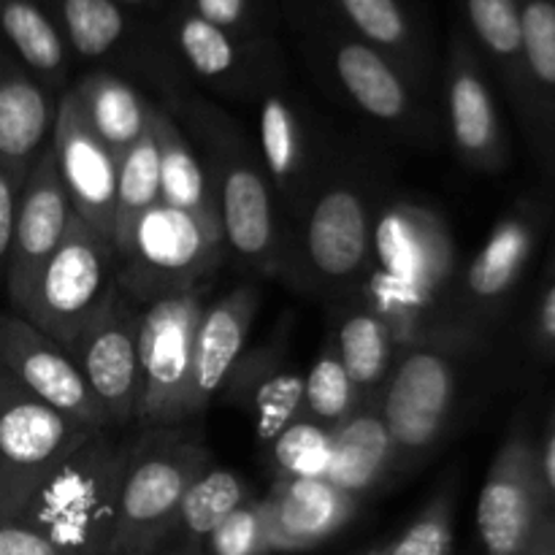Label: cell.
I'll list each match as a JSON object with an SVG mask.
<instances>
[{
  "label": "cell",
  "mask_w": 555,
  "mask_h": 555,
  "mask_svg": "<svg viewBox=\"0 0 555 555\" xmlns=\"http://www.w3.org/2000/svg\"><path fill=\"white\" fill-rule=\"evenodd\" d=\"M390 195L385 157L345 135L312 193L285 222L276 282L323 307L361 291L374 222Z\"/></svg>",
  "instance_id": "obj_1"
},
{
  "label": "cell",
  "mask_w": 555,
  "mask_h": 555,
  "mask_svg": "<svg viewBox=\"0 0 555 555\" xmlns=\"http://www.w3.org/2000/svg\"><path fill=\"white\" fill-rule=\"evenodd\" d=\"M280 14L331 101L393 144L439 150L444 125L437 101L393 60L345 30L323 0H280Z\"/></svg>",
  "instance_id": "obj_2"
},
{
  "label": "cell",
  "mask_w": 555,
  "mask_h": 555,
  "mask_svg": "<svg viewBox=\"0 0 555 555\" xmlns=\"http://www.w3.org/2000/svg\"><path fill=\"white\" fill-rule=\"evenodd\" d=\"M157 103L173 114L193 141L220 209L228 263L249 280H276L285 215L269 182L258 146L222 106L188 85Z\"/></svg>",
  "instance_id": "obj_3"
},
{
  "label": "cell",
  "mask_w": 555,
  "mask_h": 555,
  "mask_svg": "<svg viewBox=\"0 0 555 555\" xmlns=\"http://www.w3.org/2000/svg\"><path fill=\"white\" fill-rule=\"evenodd\" d=\"M461 255L450 220L412 195H390L372 233L363 291L390 320L401 345L448 318Z\"/></svg>",
  "instance_id": "obj_4"
},
{
  "label": "cell",
  "mask_w": 555,
  "mask_h": 555,
  "mask_svg": "<svg viewBox=\"0 0 555 555\" xmlns=\"http://www.w3.org/2000/svg\"><path fill=\"white\" fill-rule=\"evenodd\" d=\"M486 341L475 331L442 323L401 345L379 393V410L396 448V475L417 469L448 439L466 363Z\"/></svg>",
  "instance_id": "obj_5"
},
{
  "label": "cell",
  "mask_w": 555,
  "mask_h": 555,
  "mask_svg": "<svg viewBox=\"0 0 555 555\" xmlns=\"http://www.w3.org/2000/svg\"><path fill=\"white\" fill-rule=\"evenodd\" d=\"M133 437L135 428H95L38 488L16 524L47 537L65 555H106Z\"/></svg>",
  "instance_id": "obj_6"
},
{
  "label": "cell",
  "mask_w": 555,
  "mask_h": 555,
  "mask_svg": "<svg viewBox=\"0 0 555 555\" xmlns=\"http://www.w3.org/2000/svg\"><path fill=\"white\" fill-rule=\"evenodd\" d=\"M215 464L193 423L135 428L119 499L117 529L106 555H152L171 526L184 493Z\"/></svg>",
  "instance_id": "obj_7"
},
{
  "label": "cell",
  "mask_w": 555,
  "mask_h": 555,
  "mask_svg": "<svg viewBox=\"0 0 555 555\" xmlns=\"http://www.w3.org/2000/svg\"><path fill=\"white\" fill-rule=\"evenodd\" d=\"M117 287L139 309L166 296L215 282L228 263L220 228L195 220L188 211L157 204L146 211L117 255Z\"/></svg>",
  "instance_id": "obj_8"
},
{
  "label": "cell",
  "mask_w": 555,
  "mask_h": 555,
  "mask_svg": "<svg viewBox=\"0 0 555 555\" xmlns=\"http://www.w3.org/2000/svg\"><path fill=\"white\" fill-rule=\"evenodd\" d=\"M47 5L74 63L114 70L155 101L190 85L163 47L155 20L125 9L117 0H47Z\"/></svg>",
  "instance_id": "obj_9"
},
{
  "label": "cell",
  "mask_w": 555,
  "mask_h": 555,
  "mask_svg": "<svg viewBox=\"0 0 555 555\" xmlns=\"http://www.w3.org/2000/svg\"><path fill=\"white\" fill-rule=\"evenodd\" d=\"M155 25L184 79L225 101L255 103L271 85L287 79V60L276 36L247 38L222 30L179 0Z\"/></svg>",
  "instance_id": "obj_10"
},
{
  "label": "cell",
  "mask_w": 555,
  "mask_h": 555,
  "mask_svg": "<svg viewBox=\"0 0 555 555\" xmlns=\"http://www.w3.org/2000/svg\"><path fill=\"white\" fill-rule=\"evenodd\" d=\"M211 285L215 282H206L141 309V393L135 428L182 426L198 417L193 401L195 331L209 304Z\"/></svg>",
  "instance_id": "obj_11"
},
{
  "label": "cell",
  "mask_w": 555,
  "mask_h": 555,
  "mask_svg": "<svg viewBox=\"0 0 555 555\" xmlns=\"http://www.w3.org/2000/svg\"><path fill=\"white\" fill-rule=\"evenodd\" d=\"M92 431L27 393L0 366V524L20 518L38 488Z\"/></svg>",
  "instance_id": "obj_12"
},
{
  "label": "cell",
  "mask_w": 555,
  "mask_h": 555,
  "mask_svg": "<svg viewBox=\"0 0 555 555\" xmlns=\"http://www.w3.org/2000/svg\"><path fill=\"white\" fill-rule=\"evenodd\" d=\"M547 217L551 204L540 195H524L499 217L475 258L461 269L444 323L488 339L534 258Z\"/></svg>",
  "instance_id": "obj_13"
},
{
  "label": "cell",
  "mask_w": 555,
  "mask_h": 555,
  "mask_svg": "<svg viewBox=\"0 0 555 555\" xmlns=\"http://www.w3.org/2000/svg\"><path fill=\"white\" fill-rule=\"evenodd\" d=\"M114 287L117 258L112 242L74 215L63 242L38 274L20 318L65 347Z\"/></svg>",
  "instance_id": "obj_14"
},
{
  "label": "cell",
  "mask_w": 555,
  "mask_h": 555,
  "mask_svg": "<svg viewBox=\"0 0 555 555\" xmlns=\"http://www.w3.org/2000/svg\"><path fill=\"white\" fill-rule=\"evenodd\" d=\"M255 146L287 222L334 160L345 135L325 125V119L293 90L291 76L271 85L255 101Z\"/></svg>",
  "instance_id": "obj_15"
},
{
  "label": "cell",
  "mask_w": 555,
  "mask_h": 555,
  "mask_svg": "<svg viewBox=\"0 0 555 555\" xmlns=\"http://www.w3.org/2000/svg\"><path fill=\"white\" fill-rule=\"evenodd\" d=\"M529 421L518 417L499 444L477 502V531L486 555H524L551 520Z\"/></svg>",
  "instance_id": "obj_16"
},
{
  "label": "cell",
  "mask_w": 555,
  "mask_h": 555,
  "mask_svg": "<svg viewBox=\"0 0 555 555\" xmlns=\"http://www.w3.org/2000/svg\"><path fill=\"white\" fill-rule=\"evenodd\" d=\"M139 323L141 309L114 287L85 328L65 345L106 426L117 431L135 428L141 393Z\"/></svg>",
  "instance_id": "obj_17"
},
{
  "label": "cell",
  "mask_w": 555,
  "mask_h": 555,
  "mask_svg": "<svg viewBox=\"0 0 555 555\" xmlns=\"http://www.w3.org/2000/svg\"><path fill=\"white\" fill-rule=\"evenodd\" d=\"M442 125L464 168L491 177L507 171L513 152L491 76L461 25L450 33L442 65Z\"/></svg>",
  "instance_id": "obj_18"
},
{
  "label": "cell",
  "mask_w": 555,
  "mask_h": 555,
  "mask_svg": "<svg viewBox=\"0 0 555 555\" xmlns=\"http://www.w3.org/2000/svg\"><path fill=\"white\" fill-rule=\"evenodd\" d=\"M70 217L74 211H70L68 195L60 184L52 150L47 146L27 171L20 188V198H16L3 280L11 312H22L38 274L63 242Z\"/></svg>",
  "instance_id": "obj_19"
},
{
  "label": "cell",
  "mask_w": 555,
  "mask_h": 555,
  "mask_svg": "<svg viewBox=\"0 0 555 555\" xmlns=\"http://www.w3.org/2000/svg\"><path fill=\"white\" fill-rule=\"evenodd\" d=\"M0 366L43 404L90 428H108L68 350L11 309L0 312Z\"/></svg>",
  "instance_id": "obj_20"
},
{
  "label": "cell",
  "mask_w": 555,
  "mask_h": 555,
  "mask_svg": "<svg viewBox=\"0 0 555 555\" xmlns=\"http://www.w3.org/2000/svg\"><path fill=\"white\" fill-rule=\"evenodd\" d=\"M49 150L70 211L112 242L119 160L92 133L70 90H65L57 101Z\"/></svg>",
  "instance_id": "obj_21"
},
{
  "label": "cell",
  "mask_w": 555,
  "mask_h": 555,
  "mask_svg": "<svg viewBox=\"0 0 555 555\" xmlns=\"http://www.w3.org/2000/svg\"><path fill=\"white\" fill-rule=\"evenodd\" d=\"M260 499L274 553H307L325 545L356 520L363 504L325 477L271 480Z\"/></svg>",
  "instance_id": "obj_22"
},
{
  "label": "cell",
  "mask_w": 555,
  "mask_h": 555,
  "mask_svg": "<svg viewBox=\"0 0 555 555\" xmlns=\"http://www.w3.org/2000/svg\"><path fill=\"white\" fill-rule=\"evenodd\" d=\"M222 393L253 417L263 448L304 417V374L287 361L285 339L244 352Z\"/></svg>",
  "instance_id": "obj_23"
},
{
  "label": "cell",
  "mask_w": 555,
  "mask_h": 555,
  "mask_svg": "<svg viewBox=\"0 0 555 555\" xmlns=\"http://www.w3.org/2000/svg\"><path fill=\"white\" fill-rule=\"evenodd\" d=\"M260 309V287L242 282L225 296L204 307L195 331L193 356V401L195 412L204 415L211 401L222 393L228 377L247 352L249 331Z\"/></svg>",
  "instance_id": "obj_24"
},
{
  "label": "cell",
  "mask_w": 555,
  "mask_h": 555,
  "mask_svg": "<svg viewBox=\"0 0 555 555\" xmlns=\"http://www.w3.org/2000/svg\"><path fill=\"white\" fill-rule=\"evenodd\" d=\"M464 33L480 54L488 76L496 79L513 106L526 141L534 128L529 70H526L524 30H520L518 0H459Z\"/></svg>",
  "instance_id": "obj_25"
},
{
  "label": "cell",
  "mask_w": 555,
  "mask_h": 555,
  "mask_svg": "<svg viewBox=\"0 0 555 555\" xmlns=\"http://www.w3.org/2000/svg\"><path fill=\"white\" fill-rule=\"evenodd\" d=\"M325 312H328L331 323L325 341L341 358L361 399H374L383 393L396 356L401 350V341L390 320L374 307L363 287L328 304Z\"/></svg>",
  "instance_id": "obj_26"
},
{
  "label": "cell",
  "mask_w": 555,
  "mask_h": 555,
  "mask_svg": "<svg viewBox=\"0 0 555 555\" xmlns=\"http://www.w3.org/2000/svg\"><path fill=\"white\" fill-rule=\"evenodd\" d=\"M345 30L393 60L421 90L434 95V54L421 16L406 0H323Z\"/></svg>",
  "instance_id": "obj_27"
},
{
  "label": "cell",
  "mask_w": 555,
  "mask_h": 555,
  "mask_svg": "<svg viewBox=\"0 0 555 555\" xmlns=\"http://www.w3.org/2000/svg\"><path fill=\"white\" fill-rule=\"evenodd\" d=\"M57 101L0 43V166L20 182L49 146Z\"/></svg>",
  "instance_id": "obj_28"
},
{
  "label": "cell",
  "mask_w": 555,
  "mask_h": 555,
  "mask_svg": "<svg viewBox=\"0 0 555 555\" xmlns=\"http://www.w3.org/2000/svg\"><path fill=\"white\" fill-rule=\"evenodd\" d=\"M390 477H396V448L379 410V396L361 399L352 415L331 431V464L325 480L363 502Z\"/></svg>",
  "instance_id": "obj_29"
},
{
  "label": "cell",
  "mask_w": 555,
  "mask_h": 555,
  "mask_svg": "<svg viewBox=\"0 0 555 555\" xmlns=\"http://www.w3.org/2000/svg\"><path fill=\"white\" fill-rule=\"evenodd\" d=\"M92 133L108 146L117 160L150 130L155 98L135 81L106 68H87L68 85Z\"/></svg>",
  "instance_id": "obj_30"
},
{
  "label": "cell",
  "mask_w": 555,
  "mask_h": 555,
  "mask_svg": "<svg viewBox=\"0 0 555 555\" xmlns=\"http://www.w3.org/2000/svg\"><path fill=\"white\" fill-rule=\"evenodd\" d=\"M0 43L54 98L74 81V57L47 0H0Z\"/></svg>",
  "instance_id": "obj_31"
},
{
  "label": "cell",
  "mask_w": 555,
  "mask_h": 555,
  "mask_svg": "<svg viewBox=\"0 0 555 555\" xmlns=\"http://www.w3.org/2000/svg\"><path fill=\"white\" fill-rule=\"evenodd\" d=\"M534 128L529 146L555 193V0H518Z\"/></svg>",
  "instance_id": "obj_32"
},
{
  "label": "cell",
  "mask_w": 555,
  "mask_h": 555,
  "mask_svg": "<svg viewBox=\"0 0 555 555\" xmlns=\"http://www.w3.org/2000/svg\"><path fill=\"white\" fill-rule=\"evenodd\" d=\"M150 130L155 135L157 157H160V204L188 211L195 220L222 231L209 173L182 125L157 101L152 106Z\"/></svg>",
  "instance_id": "obj_33"
},
{
  "label": "cell",
  "mask_w": 555,
  "mask_h": 555,
  "mask_svg": "<svg viewBox=\"0 0 555 555\" xmlns=\"http://www.w3.org/2000/svg\"><path fill=\"white\" fill-rule=\"evenodd\" d=\"M253 496L238 472L211 464L184 493L171 526L152 555H204L206 540L215 534L217 526Z\"/></svg>",
  "instance_id": "obj_34"
},
{
  "label": "cell",
  "mask_w": 555,
  "mask_h": 555,
  "mask_svg": "<svg viewBox=\"0 0 555 555\" xmlns=\"http://www.w3.org/2000/svg\"><path fill=\"white\" fill-rule=\"evenodd\" d=\"M160 204V157L152 130H146L139 141L119 160L117 168V195H114V222H112V249L114 255L128 244L135 225L150 209Z\"/></svg>",
  "instance_id": "obj_35"
},
{
  "label": "cell",
  "mask_w": 555,
  "mask_h": 555,
  "mask_svg": "<svg viewBox=\"0 0 555 555\" xmlns=\"http://www.w3.org/2000/svg\"><path fill=\"white\" fill-rule=\"evenodd\" d=\"M361 404V393L352 385L345 363L325 341L304 374V417L334 431Z\"/></svg>",
  "instance_id": "obj_36"
},
{
  "label": "cell",
  "mask_w": 555,
  "mask_h": 555,
  "mask_svg": "<svg viewBox=\"0 0 555 555\" xmlns=\"http://www.w3.org/2000/svg\"><path fill=\"white\" fill-rule=\"evenodd\" d=\"M266 464L274 480H312L328 475L331 428L318 423H291L276 439L266 444Z\"/></svg>",
  "instance_id": "obj_37"
},
{
  "label": "cell",
  "mask_w": 555,
  "mask_h": 555,
  "mask_svg": "<svg viewBox=\"0 0 555 555\" xmlns=\"http://www.w3.org/2000/svg\"><path fill=\"white\" fill-rule=\"evenodd\" d=\"M455 515L453 496L437 493L417 518L385 545V555H453Z\"/></svg>",
  "instance_id": "obj_38"
},
{
  "label": "cell",
  "mask_w": 555,
  "mask_h": 555,
  "mask_svg": "<svg viewBox=\"0 0 555 555\" xmlns=\"http://www.w3.org/2000/svg\"><path fill=\"white\" fill-rule=\"evenodd\" d=\"M195 16L247 38L276 36L282 14L280 0H179Z\"/></svg>",
  "instance_id": "obj_39"
},
{
  "label": "cell",
  "mask_w": 555,
  "mask_h": 555,
  "mask_svg": "<svg viewBox=\"0 0 555 555\" xmlns=\"http://www.w3.org/2000/svg\"><path fill=\"white\" fill-rule=\"evenodd\" d=\"M204 555H274L263 499L253 496L236 513L228 515L206 540Z\"/></svg>",
  "instance_id": "obj_40"
},
{
  "label": "cell",
  "mask_w": 555,
  "mask_h": 555,
  "mask_svg": "<svg viewBox=\"0 0 555 555\" xmlns=\"http://www.w3.org/2000/svg\"><path fill=\"white\" fill-rule=\"evenodd\" d=\"M531 350L537 352L545 361L555 358V247L551 255V263H547L545 282H542V291L537 296L534 314H531V328H529Z\"/></svg>",
  "instance_id": "obj_41"
},
{
  "label": "cell",
  "mask_w": 555,
  "mask_h": 555,
  "mask_svg": "<svg viewBox=\"0 0 555 555\" xmlns=\"http://www.w3.org/2000/svg\"><path fill=\"white\" fill-rule=\"evenodd\" d=\"M0 555H65L25 524H0Z\"/></svg>",
  "instance_id": "obj_42"
},
{
  "label": "cell",
  "mask_w": 555,
  "mask_h": 555,
  "mask_svg": "<svg viewBox=\"0 0 555 555\" xmlns=\"http://www.w3.org/2000/svg\"><path fill=\"white\" fill-rule=\"evenodd\" d=\"M22 182L0 166V287L5 280V260H9V244H11V228H14V211L16 198H20Z\"/></svg>",
  "instance_id": "obj_43"
},
{
  "label": "cell",
  "mask_w": 555,
  "mask_h": 555,
  "mask_svg": "<svg viewBox=\"0 0 555 555\" xmlns=\"http://www.w3.org/2000/svg\"><path fill=\"white\" fill-rule=\"evenodd\" d=\"M537 459H540V475L547 493V504H551V515L555 518V404L545 423L542 442H537Z\"/></svg>",
  "instance_id": "obj_44"
},
{
  "label": "cell",
  "mask_w": 555,
  "mask_h": 555,
  "mask_svg": "<svg viewBox=\"0 0 555 555\" xmlns=\"http://www.w3.org/2000/svg\"><path fill=\"white\" fill-rule=\"evenodd\" d=\"M117 3L125 5V9L135 11V14L146 16V20H157V16H163L168 9H171L173 0H117Z\"/></svg>",
  "instance_id": "obj_45"
},
{
  "label": "cell",
  "mask_w": 555,
  "mask_h": 555,
  "mask_svg": "<svg viewBox=\"0 0 555 555\" xmlns=\"http://www.w3.org/2000/svg\"><path fill=\"white\" fill-rule=\"evenodd\" d=\"M524 555H555V518H551L545 526H542L534 545H531Z\"/></svg>",
  "instance_id": "obj_46"
},
{
  "label": "cell",
  "mask_w": 555,
  "mask_h": 555,
  "mask_svg": "<svg viewBox=\"0 0 555 555\" xmlns=\"http://www.w3.org/2000/svg\"><path fill=\"white\" fill-rule=\"evenodd\" d=\"M361 555H385V545L372 547V551H366V553H361Z\"/></svg>",
  "instance_id": "obj_47"
}]
</instances>
